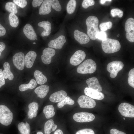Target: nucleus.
I'll return each mask as SVG.
<instances>
[{
  "label": "nucleus",
  "mask_w": 134,
  "mask_h": 134,
  "mask_svg": "<svg viewBox=\"0 0 134 134\" xmlns=\"http://www.w3.org/2000/svg\"><path fill=\"white\" fill-rule=\"evenodd\" d=\"M66 42L65 36L63 35H61L55 39L51 40L49 43L48 46L49 47L51 48L61 49Z\"/></svg>",
  "instance_id": "14"
},
{
  "label": "nucleus",
  "mask_w": 134,
  "mask_h": 134,
  "mask_svg": "<svg viewBox=\"0 0 134 134\" xmlns=\"http://www.w3.org/2000/svg\"><path fill=\"white\" fill-rule=\"evenodd\" d=\"M107 35L106 33L104 31H100L98 33L97 35V39L103 40L107 38Z\"/></svg>",
  "instance_id": "41"
},
{
  "label": "nucleus",
  "mask_w": 134,
  "mask_h": 134,
  "mask_svg": "<svg viewBox=\"0 0 134 134\" xmlns=\"http://www.w3.org/2000/svg\"><path fill=\"white\" fill-rule=\"evenodd\" d=\"M75 134H95L94 131L90 129H85L77 131Z\"/></svg>",
  "instance_id": "38"
},
{
  "label": "nucleus",
  "mask_w": 134,
  "mask_h": 134,
  "mask_svg": "<svg viewBox=\"0 0 134 134\" xmlns=\"http://www.w3.org/2000/svg\"><path fill=\"white\" fill-rule=\"evenodd\" d=\"M126 36L129 41L134 42V19L132 18L128 19L125 24Z\"/></svg>",
  "instance_id": "7"
},
{
  "label": "nucleus",
  "mask_w": 134,
  "mask_h": 134,
  "mask_svg": "<svg viewBox=\"0 0 134 134\" xmlns=\"http://www.w3.org/2000/svg\"><path fill=\"white\" fill-rule=\"evenodd\" d=\"M38 108V104L35 101L30 102L28 104L27 115L28 119L31 120L37 116Z\"/></svg>",
  "instance_id": "11"
},
{
  "label": "nucleus",
  "mask_w": 134,
  "mask_h": 134,
  "mask_svg": "<svg viewBox=\"0 0 134 134\" xmlns=\"http://www.w3.org/2000/svg\"><path fill=\"white\" fill-rule=\"evenodd\" d=\"M33 44H36V43L35 42H34L33 43Z\"/></svg>",
  "instance_id": "50"
},
{
  "label": "nucleus",
  "mask_w": 134,
  "mask_h": 134,
  "mask_svg": "<svg viewBox=\"0 0 134 134\" xmlns=\"http://www.w3.org/2000/svg\"><path fill=\"white\" fill-rule=\"evenodd\" d=\"M37 56L36 53L33 51H29L25 58V64L26 67L31 68L33 66Z\"/></svg>",
  "instance_id": "19"
},
{
  "label": "nucleus",
  "mask_w": 134,
  "mask_h": 134,
  "mask_svg": "<svg viewBox=\"0 0 134 134\" xmlns=\"http://www.w3.org/2000/svg\"><path fill=\"white\" fill-rule=\"evenodd\" d=\"M5 83V82L2 73V70L0 69V88L4 85Z\"/></svg>",
  "instance_id": "42"
},
{
  "label": "nucleus",
  "mask_w": 134,
  "mask_h": 134,
  "mask_svg": "<svg viewBox=\"0 0 134 134\" xmlns=\"http://www.w3.org/2000/svg\"><path fill=\"white\" fill-rule=\"evenodd\" d=\"M14 3L22 8L25 7L27 4V1L25 0H13Z\"/></svg>",
  "instance_id": "40"
},
{
  "label": "nucleus",
  "mask_w": 134,
  "mask_h": 134,
  "mask_svg": "<svg viewBox=\"0 0 134 134\" xmlns=\"http://www.w3.org/2000/svg\"><path fill=\"white\" fill-rule=\"evenodd\" d=\"M5 8L7 11L14 14L17 12V10L15 4L13 2L8 1L5 4Z\"/></svg>",
  "instance_id": "31"
},
{
  "label": "nucleus",
  "mask_w": 134,
  "mask_h": 134,
  "mask_svg": "<svg viewBox=\"0 0 134 134\" xmlns=\"http://www.w3.org/2000/svg\"><path fill=\"white\" fill-rule=\"evenodd\" d=\"M74 103V100L69 97L67 96L58 103L57 106L59 108H61L66 104L72 105H73Z\"/></svg>",
  "instance_id": "33"
},
{
  "label": "nucleus",
  "mask_w": 134,
  "mask_h": 134,
  "mask_svg": "<svg viewBox=\"0 0 134 134\" xmlns=\"http://www.w3.org/2000/svg\"><path fill=\"white\" fill-rule=\"evenodd\" d=\"M23 32L25 36L30 40H33L37 38L36 34L33 28L29 24H27L24 26Z\"/></svg>",
  "instance_id": "17"
},
{
  "label": "nucleus",
  "mask_w": 134,
  "mask_h": 134,
  "mask_svg": "<svg viewBox=\"0 0 134 134\" xmlns=\"http://www.w3.org/2000/svg\"><path fill=\"white\" fill-rule=\"evenodd\" d=\"M55 50L53 48L47 47L44 49L42 52V55L41 56V60L43 63L46 64L50 63L52 57L55 54Z\"/></svg>",
  "instance_id": "13"
},
{
  "label": "nucleus",
  "mask_w": 134,
  "mask_h": 134,
  "mask_svg": "<svg viewBox=\"0 0 134 134\" xmlns=\"http://www.w3.org/2000/svg\"><path fill=\"white\" fill-rule=\"evenodd\" d=\"M97 65L95 62L91 59L86 60L81 63L77 69V73L82 74L92 73L96 70Z\"/></svg>",
  "instance_id": "4"
},
{
  "label": "nucleus",
  "mask_w": 134,
  "mask_h": 134,
  "mask_svg": "<svg viewBox=\"0 0 134 134\" xmlns=\"http://www.w3.org/2000/svg\"><path fill=\"white\" fill-rule=\"evenodd\" d=\"M6 33V30L5 28L1 24L0 22V37L4 36Z\"/></svg>",
  "instance_id": "44"
},
{
  "label": "nucleus",
  "mask_w": 134,
  "mask_h": 134,
  "mask_svg": "<svg viewBox=\"0 0 134 134\" xmlns=\"http://www.w3.org/2000/svg\"><path fill=\"white\" fill-rule=\"evenodd\" d=\"M124 119V120H125V119L124 118H123Z\"/></svg>",
  "instance_id": "51"
},
{
  "label": "nucleus",
  "mask_w": 134,
  "mask_h": 134,
  "mask_svg": "<svg viewBox=\"0 0 134 134\" xmlns=\"http://www.w3.org/2000/svg\"><path fill=\"white\" fill-rule=\"evenodd\" d=\"M49 89V86L46 85H42L39 86L34 90L35 93L37 95V97L41 99L44 98L48 94Z\"/></svg>",
  "instance_id": "22"
},
{
  "label": "nucleus",
  "mask_w": 134,
  "mask_h": 134,
  "mask_svg": "<svg viewBox=\"0 0 134 134\" xmlns=\"http://www.w3.org/2000/svg\"><path fill=\"white\" fill-rule=\"evenodd\" d=\"M48 1L53 9L57 11H61V6L58 0H49Z\"/></svg>",
  "instance_id": "34"
},
{
  "label": "nucleus",
  "mask_w": 134,
  "mask_h": 134,
  "mask_svg": "<svg viewBox=\"0 0 134 134\" xmlns=\"http://www.w3.org/2000/svg\"><path fill=\"white\" fill-rule=\"evenodd\" d=\"M51 6L48 0H44L39 8V13L40 15L47 14L51 12Z\"/></svg>",
  "instance_id": "25"
},
{
  "label": "nucleus",
  "mask_w": 134,
  "mask_h": 134,
  "mask_svg": "<svg viewBox=\"0 0 134 134\" xmlns=\"http://www.w3.org/2000/svg\"><path fill=\"white\" fill-rule=\"evenodd\" d=\"M124 66V64L122 62L118 61H114L108 64L107 70L110 73V77L114 78L116 76L118 73L123 69Z\"/></svg>",
  "instance_id": "5"
},
{
  "label": "nucleus",
  "mask_w": 134,
  "mask_h": 134,
  "mask_svg": "<svg viewBox=\"0 0 134 134\" xmlns=\"http://www.w3.org/2000/svg\"><path fill=\"white\" fill-rule=\"evenodd\" d=\"M86 83L89 88L100 92L102 90V88L98 79L95 77H92L88 79L86 81Z\"/></svg>",
  "instance_id": "20"
},
{
  "label": "nucleus",
  "mask_w": 134,
  "mask_h": 134,
  "mask_svg": "<svg viewBox=\"0 0 134 134\" xmlns=\"http://www.w3.org/2000/svg\"><path fill=\"white\" fill-rule=\"evenodd\" d=\"M31 134H33L31 133ZM35 134H44V133L41 131H37Z\"/></svg>",
  "instance_id": "49"
},
{
  "label": "nucleus",
  "mask_w": 134,
  "mask_h": 134,
  "mask_svg": "<svg viewBox=\"0 0 134 134\" xmlns=\"http://www.w3.org/2000/svg\"><path fill=\"white\" fill-rule=\"evenodd\" d=\"M5 47V43L3 42L0 41V57L2 52L4 50Z\"/></svg>",
  "instance_id": "46"
},
{
  "label": "nucleus",
  "mask_w": 134,
  "mask_h": 134,
  "mask_svg": "<svg viewBox=\"0 0 134 134\" xmlns=\"http://www.w3.org/2000/svg\"><path fill=\"white\" fill-rule=\"evenodd\" d=\"M67 94L65 91L60 90L52 94L49 99L51 102H57L63 100L67 97Z\"/></svg>",
  "instance_id": "18"
},
{
  "label": "nucleus",
  "mask_w": 134,
  "mask_h": 134,
  "mask_svg": "<svg viewBox=\"0 0 134 134\" xmlns=\"http://www.w3.org/2000/svg\"><path fill=\"white\" fill-rule=\"evenodd\" d=\"M53 134H64V133L62 130L58 129L56 130Z\"/></svg>",
  "instance_id": "47"
},
{
  "label": "nucleus",
  "mask_w": 134,
  "mask_h": 134,
  "mask_svg": "<svg viewBox=\"0 0 134 134\" xmlns=\"http://www.w3.org/2000/svg\"><path fill=\"white\" fill-rule=\"evenodd\" d=\"M13 114L10 109L4 104L0 105V123L6 126L10 125L13 119Z\"/></svg>",
  "instance_id": "3"
},
{
  "label": "nucleus",
  "mask_w": 134,
  "mask_h": 134,
  "mask_svg": "<svg viewBox=\"0 0 134 134\" xmlns=\"http://www.w3.org/2000/svg\"><path fill=\"white\" fill-rule=\"evenodd\" d=\"M118 109L120 114L126 117H134V106L129 103L124 102L119 105Z\"/></svg>",
  "instance_id": "6"
},
{
  "label": "nucleus",
  "mask_w": 134,
  "mask_h": 134,
  "mask_svg": "<svg viewBox=\"0 0 134 134\" xmlns=\"http://www.w3.org/2000/svg\"><path fill=\"white\" fill-rule=\"evenodd\" d=\"M57 127V126L54 123L52 119H50L45 123L44 132V134H50L52 132L55 131Z\"/></svg>",
  "instance_id": "24"
},
{
  "label": "nucleus",
  "mask_w": 134,
  "mask_h": 134,
  "mask_svg": "<svg viewBox=\"0 0 134 134\" xmlns=\"http://www.w3.org/2000/svg\"><path fill=\"white\" fill-rule=\"evenodd\" d=\"M75 39L81 44H85L90 41V38L88 35L83 32L76 30L74 32Z\"/></svg>",
  "instance_id": "16"
},
{
  "label": "nucleus",
  "mask_w": 134,
  "mask_h": 134,
  "mask_svg": "<svg viewBox=\"0 0 134 134\" xmlns=\"http://www.w3.org/2000/svg\"><path fill=\"white\" fill-rule=\"evenodd\" d=\"M128 83L131 87L134 88V68L131 69L128 73Z\"/></svg>",
  "instance_id": "35"
},
{
  "label": "nucleus",
  "mask_w": 134,
  "mask_h": 134,
  "mask_svg": "<svg viewBox=\"0 0 134 134\" xmlns=\"http://www.w3.org/2000/svg\"><path fill=\"white\" fill-rule=\"evenodd\" d=\"M95 3L94 0H84L82 3V5L83 8L86 9L89 6L94 5Z\"/></svg>",
  "instance_id": "39"
},
{
  "label": "nucleus",
  "mask_w": 134,
  "mask_h": 134,
  "mask_svg": "<svg viewBox=\"0 0 134 134\" xmlns=\"http://www.w3.org/2000/svg\"><path fill=\"white\" fill-rule=\"evenodd\" d=\"M43 112L47 119L53 117L55 114L54 108L52 105H48L44 107L43 109Z\"/></svg>",
  "instance_id": "29"
},
{
  "label": "nucleus",
  "mask_w": 134,
  "mask_h": 134,
  "mask_svg": "<svg viewBox=\"0 0 134 134\" xmlns=\"http://www.w3.org/2000/svg\"><path fill=\"white\" fill-rule=\"evenodd\" d=\"M8 19L10 25L12 27L16 28L19 24L18 17L15 14L10 13L9 15Z\"/></svg>",
  "instance_id": "30"
},
{
  "label": "nucleus",
  "mask_w": 134,
  "mask_h": 134,
  "mask_svg": "<svg viewBox=\"0 0 134 134\" xmlns=\"http://www.w3.org/2000/svg\"><path fill=\"white\" fill-rule=\"evenodd\" d=\"M34 75L36 83L39 84H43L47 81V79L46 76L42 74V72L39 70H35Z\"/></svg>",
  "instance_id": "27"
},
{
  "label": "nucleus",
  "mask_w": 134,
  "mask_h": 134,
  "mask_svg": "<svg viewBox=\"0 0 134 134\" xmlns=\"http://www.w3.org/2000/svg\"><path fill=\"white\" fill-rule=\"evenodd\" d=\"M99 21L97 17L94 16L88 17L86 19V24L87 27V34L91 40L97 39V35L99 32L98 28Z\"/></svg>",
  "instance_id": "1"
},
{
  "label": "nucleus",
  "mask_w": 134,
  "mask_h": 134,
  "mask_svg": "<svg viewBox=\"0 0 134 134\" xmlns=\"http://www.w3.org/2000/svg\"><path fill=\"white\" fill-rule=\"evenodd\" d=\"M77 102L80 107L82 108H92L94 107L96 104L95 100L85 95L79 97L78 99Z\"/></svg>",
  "instance_id": "9"
},
{
  "label": "nucleus",
  "mask_w": 134,
  "mask_h": 134,
  "mask_svg": "<svg viewBox=\"0 0 134 134\" xmlns=\"http://www.w3.org/2000/svg\"><path fill=\"white\" fill-rule=\"evenodd\" d=\"M19 134H31V129L30 125L27 122H21L17 125Z\"/></svg>",
  "instance_id": "21"
},
{
  "label": "nucleus",
  "mask_w": 134,
  "mask_h": 134,
  "mask_svg": "<svg viewBox=\"0 0 134 134\" xmlns=\"http://www.w3.org/2000/svg\"><path fill=\"white\" fill-rule=\"evenodd\" d=\"M86 56L85 53L83 51L77 50L74 53L70 58V63L73 66L78 65L84 60Z\"/></svg>",
  "instance_id": "12"
},
{
  "label": "nucleus",
  "mask_w": 134,
  "mask_h": 134,
  "mask_svg": "<svg viewBox=\"0 0 134 134\" xmlns=\"http://www.w3.org/2000/svg\"><path fill=\"white\" fill-rule=\"evenodd\" d=\"M73 118L75 121L78 122H87L93 121L95 119V116L91 113L78 112L74 114Z\"/></svg>",
  "instance_id": "8"
},
{
  "label": "nucleus",
  "mask_w": 134,
  "mask_h": 134,
  "mask_svg": "<svg viewBox=\"0 0 134 134\" xmlns=\"http://www.w3.org/2000/svg\"><path fill=\"white\" fill-rule=\"evenodd\" d=\"M101 44L103 51L108 54L117 52L121 47L120 44L118 40L108 38L102 40Z\"/></svg>",
  "instance_id": "2"
},
{
  "label": "nucleus",
  "mask_w": 134,
  "mask_h": 134,
  "mask_svg": "<svg viewBox=\"0 0 134 134\" xmlns=\"http://www.w3.org/2000/svg\"><path fill=\"white\" fill-rule=\"evenodd\" d=\"M4 69L2 71V73L4 79L8 78L10 80H12L14 78L13 74L10 71V67L9 63L5 62L3 65Z\"/></svg>",
  "instance_id": "26"
},
{
  "label": "nucleus",
  "mask_w": 134,
  "mask_h": 134,
  "mask_svg": "<svg viewBox=\"0 0 134 134\" xmlns=\"http://www.w3.org/2000/svg\"><path fill=\"white\" fill-rule=\"evenodd\" d=\"M76 5L75 0H70L68 3L67 6V13L69 14H72L74 11Z\"/></svg>",
  "instance_id": "32"
},
{
  "label": "nucleus",
  "mask_w": 134,
  "mask_h": 134,
  "mask_svg": "<svg viewBox=\"0 0 134 134\" xmlns=\"http://www.w3.org/2000/svg\"></svg>",
  "instance_id": "52"
},
{
  "label": "nucleus",
  "mask_w": 134,
  "mask_h": 134,
  "mask_svg": "<svg viewBox=\"0 0 134 134\" xmlns=\"http://www.w3.org/2000/svg\"><path fill=\"white\" fill-rule=\"evenodd\" d=\"M38 25L44 29V31L41 34L42 36H47L50 34L51 25L50 22L48 21L41 22L38 23Z\"/></svg>",
  "instance_id": "23"
},
{
  "label": "nucleus",
  "mask_w": 134,
  "mask_h": 134,
  "mask_svg": "<svg viewBox=\"0 0 134 134\" xmlns=\"http://www.w3.org/2000/svg\"><path fill=\"white\" fill-rule=\"evenodd\" d=\"M112 0H100V2L101 4H103L105 3L106 1H111Z\"/></svg>",
  "instance_id": "48"
},
{
  "label": "nucleus",
  "mask_w": 134,
  "mask_h": 134,
  "mask_svg": "<svg viewBox=\"0 0 134 134\" xmlns=\"http://www.w3.org/2000/svg\"><path fill=\"white\" fill-rule=\"evenodd\" d=\"M43 1V0H33L32 2V6L34 7L39 6Z\"/></svg>",
  "instance_id": "45"
},
{
  "label": "nucleus",
  "mask_w": 134,
  "mask_h": 134,
  "mask_svg": "<svg viewBox=\"0 0 134 134\" xmlns=\"http://www.w3.org/2000/svg\"><path fill=\"white\" fill-rule=\"evenodd\" d=\"M85 94L91 98L101 100L103 99L104 96L102 92L88 87H86L84 91Z\"/></svg>",
  "instance_id": "15"
},
{
  "label": "nucleus",
  "mask_w": 134,
  "mask_h": 134,
  "mask_svg": "<svg viewBox=\"0 0 134 134\" xmlns=\"http://www.w3.org/2000/svg\"><path fill=\"white\" fill-rule=\"evenodd\" d=\"M110 134H127L126 133L116 129H112L110 131Z\"/></svg>",
  "instance_id": "43"
},
{
  "label": "nucleus",
  "mask_w": 134,
  "mask_h": 134,
  "mask_svg": "<svg viewBox=\"0 0 134 134\" xmlns=\"http://www.w3.org/2000/svg\"><path fill=\"white\" fill-rule=\"evenodd\" d=\"M112 24L111 21L103 23H101L99 25V27L102 31H104L108 29H111L112 27Z\"/></svg>",
  "instance_id": "36"
},
{
  "label": "nucleus",
  "mask_w": 134,
  "mask_h": 134,
  "mask_svg": "<svg viewBox=\"0 0 134 134\" xmlns=\"http://www.w3.org/2000/svg\"><path fill=\"white\" fill-rule=\"evenodd\" d=\"M37 86L36 81L34 79H32L27 84H21L19 87V90L23 92L28 90H31Z\"/></svg>",
  "instance_id": "28"
},
{
  "label": "nucleus",
  "mask_w": 134,
  "mask_h": 134,
  "mask_svg": "<svg viewBox=\"0 0 134 134\" xmlns=\"http://www.w3.org/2000/svg\"><path fill=\"white\" fill-rule=\"evenodd\" d=\"M25 55L22 52L16 53L13 57V62L14 66L18 70L24 69L25 65Z\"/></svg>",
  "instance_id": "10"
},
{
  "label": "nucleus",
  "mask_w": 134,
  "mask_h": 134,
  "mask_svg": "<svg viewBox=\"0 0 134 134\" xmlns=\"http://www.w3.org/2000/svg\"><path fill=\"white\" fill-rule=\"evenodd\" d=\"M111 14L113 17L118 16L119 17H122L123 14V11L118 8L112 9L111 11Z\"/></svg>",
  "instance_id": "37"
}]
</instances>
